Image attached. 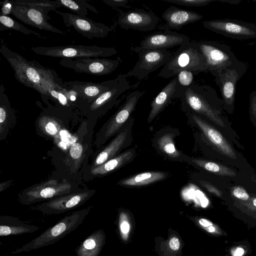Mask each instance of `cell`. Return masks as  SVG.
Wrapping results in <instances>:
<instances>
[{
	"mask_svg": "<svg viewBox=\"0 0 256 256\" xmlns=\"http://www.w3.org/2000/svg\"><path fill=\"white\" fill-rule=\"evenodd\" d=\"M82 147L78 142L74 143L70 148V154L71 157L74 159L80 158L82 154Z\"/></svg>",
	"mask_w": 256,
	"mask_h": 256,
	"instance_id": "38",
	"label": "cell"
},
{
	"mask_svg": "<svg viewBox=\"0 0 256 256\" xmlns=\"http://www.w3.org/2000/svg\"><path fill=\"white\" fill-rule=\"evenodd\" d=\"M13 30L26 34H34L40 38H43L40 34L27 28L23 24L8 16H0V32Z\"/></svg>",
	"mask_w": 256,
	"mask_h": 256,
	"instance_id": "31",
	"label": "cell"
},
{
	"mask_svg": "<svg viewBox=\"0 0 256 256\" xmlns=\"http://www.w3.org/2000/svg\"><path fill=\"white\" fill-rule=\"evenodd\" d=\"M190 42V38L185 35L176 32L165 30L146 36L139 46L131 49L134 52L142 49H167L178 46H180Z\"/></svg>",
	"mask_w": 256,
	"mask_h": 256,
	"instance_id": "12",
	"label": "cell"
},
{
	"mask_svg": "<svg viewBox=\"0 0 256 256\" xmlns=\"http://www.w3.org/2000/svg\"><path fill=\"white\" fill-rule=\"evenodd\" d=\"M190 116L217 150L230 158H236V154L231 144L216 128L202 118L198 114L192 112Z\"/></svg>",
	"mask_w": 256,
	"mask_h": 256,
	"instance_id": "16",
	"label": "cell"
},
{
	"mask_svg": "<svg viewBox=\"0 0 256 256\" xmlns=\"http://www.w3.org/2000/svg\"><path fill=\"white\" fill-rule=\"evenodd\" d=\"M180 98L183 108L206 116L218 126H224L222 99L210 86L193 84L182 89Z\"/></svg>",
	"mask_w": 256,
	"mask_h": 256,
	"instance_id": "2",
	"label": "cell"
},
{
	"mask_svg": "<svg viewBox=\"0 0 256 256\" xmlns=\"http://www.w3.org/2000/svg\"><path fill=\"white\" fill-rule=\"evenodd\" d=\"M62 6L69 9L75 14L86 16L88 15V10L95 13L98 11L95 7L90 4L84 0H58Z\"/></svg>",
	"mask_w": 256,
	"mask_h": 256,
	"instance_id": "30",
	"label": "cell"
},
{
	"mask_svg": "<svg viewBox=\"0 0 256 256\" xmlns=\"http://www.w3.org/2000/svg\"><path fill=\"white\" fill-rule=\"evenodd\" d=\"M166 23L158 27L161 30H180L184 26L201 20L203 16L195 12L170 6L162 14Z\"/></svg>",
	"mask_w": 256,
	"mask_h": 256,
	"instance_id": "18",
	"label": "cell"
},
{
	"mask_svg": "<svg viewBox=\"0 0 256 256\" xmlns=\"http://www.w3.org/2000/svg\"><path fill=\"white\" fill-rule=\"evenodd\" d=\"M194 73L190 70H184L176 76L180 88H184L193 84Z\"/></svg>",
	"mask_w": 256,
	"mask_h": 256,
	"instance_id": "34",
	"label": "cell"
},
{
	"mask_svg": "<svg viewBox=\"0 0 256 256\" xmlns=\"http://www.w3.org/2000/svg\"><path fill=\"white\" fill-rule=\"evenodd\" d=\"M184 70L191 71L195 75L207 72L204 56L196 42H190L180 46L164 66L158 76L168 78L174 77Z\"/></svg>",
	"mask_w": 256,
	"mask_h": 256,
	"instance_id": "3",
	"label": "cell"
},
{
	"mask_svg": "<svg viewBox=\"0 0 256 256\" xmlns=\"http://www.w3.org/2000/svg\"><path fill=\"white\" fill-rule=\"evenodd\" d=\"M244 250L242 248H238L234 253V256H242L244 254Z\"/></svg>",
	"mask_w": 256,
	"mask_h": 256,
	"instance_id": "45",
	"label": "cell"
},
{
	"mask_svg": "<svg viewBox=\"0 0 256 256\" xmlns=\"http://www.w3.org/2000/svg\"><path fill=\"white\" fill-rule=\"evenodd\" d=\"M200 184L209 192L214 194L218 196H222V192L212 184L205 182H200Z\"/></svg>",
	"mask_w": 256,
	"mask_h": 256,
	"instance_id": "39",
	"label": "cell"
},
{
	"mask_svg": "<svg viewBox=\"0 0 256 256\" xmlns=\"http://www.w3.org/2000/svg\"><path fill=\"white\" fill-rule=\"evenodd\" d=\"M120 78V75H119L114 79L101 82L77 80L64 82V86L66 90L75 92L78 96V100L88 103L94 100L104 92L116 86Z\"/></svg>",
	"mask_w": 256,
	"mask_h": 256,
	"instance_id": "13",
	"label": "cell"
},
{
	"mask_svg": "<svg viewBox=\"0 0 256 256\" xmlns=\"http://www.w3.org/2000/svg\"><path fill=\"white\" fill-rule=\"evenodd\" d=\"M120 75L121 78L116 86L104 92L94 100L88 102L90 104V112H102L108 110L116 104L122 94L132 88L126 78L122 74Z\"/></svg>",
	"mask_w": 256,
	"mask_h": 256,
	"instance_id": "20",
	"label": "cell"
},
{
	"mask_svg": "<svg viewBox=\"0 0 256 256\" xmlns=\"http://www.w3.org/2000/svg\"><path fill=\"white\" fill-rule=\"evenodd\" d=\"M166 176L167 174L164 172H144L121 180L118 184L124 186H142L163 180L166 178Z\"/></svg>",
	"mask_w": 256,
	"mask_h": 256,
	"instance_id": "26",
	"label": "cell"
},
{
	"mask_svg": "<svg viewBox=\"0 0 256 256\" xmlns=\"http://www.w3.org/2000/svg\"><path fill=\"white\" fill-rule=\"evenodd\" d=\"M192 162L199 167L213 174L230 177L236 176L234 170L217 162L201 159H192Z\"/></svg>",
	"mask_w": 256,
	"mask_h": 256,
	"instance_id": "28",
	"label": "cell"
},
{
	"mask_svg": "<svg viewBox=\"0 0 256 256\" xmlns=\"http://www.w3.org/2000/svg\"><path fill=\"white\" fill-rule=\"evenodd\" d=\"M88 192L67 195L43 204L38 208L47 214L62 213L79 206L88 198Z\"/></svg>",
	"mask_w": 256,
	"mask_h": 256,
	"instance_id": "21",
	"label": "cell"
},
{
	"mask_svg": "<svg viewBox=\"0 0 256 256\" xmlns=\"http://www.w3.org/2000/svg\"><path fill=\"white\" fill-rule=\"evenodd\" d=\"M104 2L108 5L126 7L128 2V0H102Z\"/></svg>",
	"mask_w": 256,
	"mask_h": 256,
	"instance_id": "40",
	"label": "cell"
},
{
	"mask_svg": "<svg viewBox=\"0 0 256 256\" xmlns=\"http://www.w3.org/2000/svg\"><path fill=\"white\" fill-rule=\"evenodd\" d=\"M166 2L188 6H202L217 0H164Z\"/></svg>",
	"mask_w": 256,
	"mask_h": 256,
	"instance_id": "35",
	"label": "cell"
},
{
	"mask_svg": "<svg viewBox=\"0 0 256 256\" xmlns=\"http://www.w3.org/2000/svg\"><path fill=\"white\" fill-rule=\"evenodd\" d=\"M249 112L252 122L256 124V90L252 92L250 96Z\"/></svg>",
	"mask_w": 256,
	"mask_h": 256,
	"instance_id": "36",
	"label": "cell"
},
{
	"mask_svg": "<svg viewBox=\"0 0 256 256\" xmlns=\"http://www.w3.org/2000/svg\"><path fill=\"white\" fill-rule=\"evenodd\" d=\"M133 123L132 119L128 122V124L114 138L109 144L97 156L94 165L95 166L100 165L112 159L120 151L124 146L130 142L131 138V128Z\"/></svg>",
	"mask_w": 256,
	"mask_h": 256,
	"instance_id": "23",
	"label": "cell"
},
{
	"mask_svg": "<svg viewBox=\"0 0 256 256\" xmlns=\"http://www.w3.org/2000/svg\"><path fill=\"white\" fill-rule=\"evenodd\" d=\"M120 228L122 233L127 234L130 230V226L128 222L124 221L120 224Z\"/></svg>",
	"mask_w": 256,
	"mask_h": 256,
	"instance_id": "43",
	"label": "cell"
},
{
	"mask_svg": "<svg viewBox=\"0 0 256 256\" xmlns=\"http://www.w3.org/2000/svg\"><path fill=\"white\" fill-rule=\"evenodd\" d=\"M39 228L16 218H2L0 220V236L21 234L37 231Z\"/></svg>",
	"mask_w": 256,
	"mask_h": 256,
	"instance_id": "24",
	"label": "cell"
},
{
	"mask_svg": "<svg viewBox=\"0 0 256 256\" xmlns=\"http://www.w3.org/2000/svg\"><path fill=\"white\" fill-rule=\"evenodd\" d=\"M98 232H93L76 250L77 256H97L100 249Z\"/></svg>",
	"mask_w": 256,
	"mask_h": 256,
	"instance_id": "29",
	"label": "cell"
},
{
	"mask_svg": "<svg viewBox=\"0 0 256 256\" xmlns=\"http://www.w3.org/2000/svg\"><path fill=\"white\" fill-rule=\"evenodd\" d=\"M200 224L204 227L210 226L212 225V223L208 220L201 218L199 220Z\"/></svg>",
	"mask_w": 256,
	"mask_h": 256,
	"instance_id": "44",
	"label": "cell"
},
{
	"mask_svg": "<svg viewBox=\"0 0 256 256\" xmlns=\"http://www.w3.org/2000/svg\"><path fill=\"white\" fill-rule=\"evenodd\" d=\"M59 64L61 66L72 69L76 72L102 76L115 70L119 66L120 61L104 58H62Z\"/></svg>",
	"mask_w": 256,
	"mask_h": 256,
	"instance_id": "9",
	"label": "cell"
},
{
	"mask_svg": "<svg viewBox=\"0 0 256 256\" xmlns=\"http://www.w3.org/2000/svg\"><path fill=\"white\" fill-rule=\"evenodd\" d=\"M36 54L62 58L108 57L118 53L114 48L96 46L68 45L58 46L30 48Z\"/></svg>",
	"mask_w": 256,
	"mask_h": 256,
	"instance_id": "6",
	"label": "cell"
},
{
	"mask_svg": "<svg viewBox=\"0 0 256 256\" xmlns=\"http://www.w3.org/2000/svg\"><path fill=\"white\" fill-rule=\"evenodd\" d=\"M158 21V17L153 12L142 9H134L122 12L118 19V23L122 28L142 32L154 30Z\"/></svg>",
	"mask_w": 256,
	"mask_h": 256,
	"instance_id": "14",
	"label": "cell"
},
{
	"mask_svg": "<svg viewBox=\"0 0 256 256\" xmlns=\"http://www.w3.org/2000/svg\"><path fill=\"white\" fill-rule=\"evenodd\" d=\"M252 202L254 206L256 207V198L253 200Z\"/></svg>",
	"mask_w": 256,
	"mask_h": 256,
	"instance_id": "47",
	"label": "cell"
},
{
	"mask_svg": "<svg viewBox=\"0 0 256 256\" xmlns=\"http://www.w3.org/2000/svg\"><path fill=\"white\" fill-rule=\"evenodd\" d=\"M179 240L176 237L172 238L170 241V246L174 250H178L180 248Z\"/></svg>",
	"mask_w": 256,
	"mask_h": 256,
	"instance_id": "42",
	"label": "cell"
},
{
	"mask_svg": "<svg viewBox=\"0 0 256 256\" xmlns=\"http://www.w3.org/2000/svg\"><path fill=\"white\" fill-rule=\"evenodd\" d=\"M157 143L159 149L170 157L177 158L180 156L174 144L173 134H164L159 138Z\"/></svg>",
	"mask_w": 256,
	"mask_h": 256,
	"instance_id": "32",
	"label": "cell"
},
{
	"mask_svg": "<svg viewBox=\"0 0 256 256\" xmlns=\"http://www.w3.org/2000/svg\"><path fill=\"white\" fill-rule=\"evenodd\" d=\"M2 2L3 4H1L2 8L0 14L7 16L8 14H11L12 5L10 0H6Z\"/></svg>",
	"mask_w": 256,
	"mask_h": 256,
	"instance_id": "41",
	"label": "cell"
},
{
	"mask_svg": "<svg viewBox=\"0 0 256 256\" xmlns=\"http://www.w3.org/2000/svg\"><path fill=\"white\" fill-rule=\"evenodd\" d=\"M62 16L64 24L68 28H73L82 36L90 39L104 38L112 30V27L95 22L86 16H82L75 14L56 12Z\"/></svg>",
	"mask_w": 256,
	"mask_h": 256,
	"instance_id": "11",
	"label": "cell"
},
{
	"mask_svg": "<svg viewBox=\"0 0 256 256\" xmlns=\"http://www.w3.org/2000/svg\"><path fill=\"white\" fill-rule=\"evenodd\" d=\"M88 212V210H84L66 216L55 225L12 254L28 252L54 244L77 228L82 223Z\"/></svg>",
	"mask_w": 256,
	"mask_h": 256,
	"instance_id": "4",
	"label": "cell"
},
{
	"mask_svg": "<svg viewBox=\"0 0 256 256\" xmlns=\"http://www.w3.org/2000/svg\"><path fill=\"white\" fill-rule=\"evenodd\" d=\"M134 52L138 54V60L130 71L122 76L126 78L135 76L140 81L162 66H164L172 56L170 52L166 49H142Z\"/></svg>",
	"mask_w": 256,
	"mask_h": 256,
	"instance_id": "7",
	"label": "cell"
},
{
	"mask_svg": "<svg viewBox=\"0 0 256 256\" xmlns=\"http://www.w3.org/2000/svg\"><path fill=\"white\" fill-rule=\"evenodd\" d=\"M247 69V64L237 59L230 66L211 73L220 88L223 108L230 114L234 109L236 84Z\"/></svg>",
	"mask_w": 256,
	"mask_h": 256,
	"instance_id": "5",
	"label": "cell"
},
{
	"mask_svg": "<svg viewBox=\"0 0 256 256\" xmlns=\"http://www.w3.org/2000/svg\"><path fill=\"white\" fill-rule=\"evenodd\" d=\"M204 26L217 34L238 40L256 38V24L236 20H206Z\"/></svg>",
	"mask_w": 256,
	"mask_h": 256,
	"instance_id": "10",
	"label": "cell"
},
{
	"mask_svg": "<svg viewBox=\"0 0 256 256\" xmlns=\"http://www.w3.org/2000/svg\"><path fill=\"white\" fill-rule=\"evenodd\" d=\"M197 42L204 56L206 71L210 74L230 66L237 60L230 48L224 43L213 41Z\"/></svg>",
	"mask_w": 256,
	"mask_h": 256,
	"instance_id": "8",
	"label": "cell"
},
{
	"mask_svg": "<svg viewBox=\"0 0 256 256\" xmlns=\"http://www.w3.org/2000/svg\"><path fill=\"white\" fill-rule=\"evenodd\" d=\"M232 195L236 198L242 200H248L250 198L246 190L240 186H235L232 190Z\"/></svg>",
	"mask_w": 256,
	"mask_h": 256,
	"instance_id": "37",
	"label": "cell"
},
{
	"mask_svg": "<svg viewBox=\"0 0 256 256\" xmlns=\"http://www.w3.org/2000/svg\"><path fill=\"white\" fill-rule=\"evenodd\" d=\"M38 123L46 134L52 136L57 134L59 126L57 122L52 117L44 114L40 116Z\"/></svg>",
	"mask_w": 256,
	"mask_h": 256,
	"instance_id": "33",
	"label": "cell"
},
{
	"mask_svg": "<svg viewBox=\"0 0 256 256\" xmlns=\"http://www.w3.org/2000/svg\"><path fill=\"white\" fill-rule=\"evenodd\" d=\"M70 187V184L64 180L60 182L50 180L32 188L26 192L22 202L24 204H30L40 200L62 195L68 192Z\"/></svg>",
	"mask_w": 256,
	"mask_h": 256,
	"instance_id": "19",
	"label": "cell"
},
{
	"mask_svg": "<svg viewBox=\"0 0 256 256\" xmlns=\"http://www.w3.org/2000/svg\"><path fill=\"white\" fill-rule=\"evenodd\" d=\"M178 80L174 77L150 103V110L148 118V122H150L163 110L170 104L172 99L178 98Z\"/></svg>",
	"mask_w": 256,
	"mask_h": 256,
	"instance_id": "22",
	"label": "cell"
},
{
	"mask_svg": "<svg viewBox=\"0 0 256 256\" xmlns=\"http://www.w3.org/2000/svg\"><path fill=\"white\" fill-rule=\"evenodd\" d=\"M11 2L15 4H19L30 6L42 12L47 18L50 20L48 13L51 10L56 12L57 8L61 7L58 0H12Z\"/></svg>",
	"mask_w": 256,
	"mask_h": 256,
	"instance_id": "27",
	"label": "cell"
},
{
	"mask_svg": "<svg viewBox=\"0 0 256 256\" xmlns=\"http://www.w3.org/2000/svg\"><path fill=\"white\" fill-rule=\"evenodd\" d=\"M12 5L11 14L24 23L39 30L64 34L62 31L50 24L48 22L49 20L41 10L26 6L13 4Z\"/></svg>",
	"mask_w": 256,
	"mask_h": 256,
	"instance_id": "15",
	"label": "cell"
},
{
	"mask_svg": "<svg viewBox=\"0 0 256 256\" xmlns=\"http://www.w3.org/2000/svg\"><path fill=\"white\" fill-rule=\"evenodd\" d=\"M0 52L14 70L18 81L36 90L43 100H58L64 106L70 102L68 98V90L54 70L44 67L36 60H28L2 42Z\"/></svg>",
	"mask_w": 256,
	"mask_h": 256,
	"instance_id": "1",
	"label": "cell"
},
{
	"mask_svg": "<svg viewBox=\"0 0 256 256\" xmlns=\"http://www.w3.org/2000/svg\"><path fill=\"white\" fill-rule=\"evenodd\" d=\"M208 230L210 232H214L215 231V228L214 226H209L208 228Z\"/></svg>",
	"mask_w": 256,
	"mask_h": 256,
	"instance_id": "46",
	"label": "cell"
},
{
	"mask_svg": "<svg viewBox=\"0 0 256 256\" xmlns=\"http://www.w3.org/2000/svg\"><path fill=\"white\" fill-rule=\"evenodd\" d=\"M135 150L132 148L104 163L94 166L91 170L94 175H102L115 170L131 162L135 155Z\"/></svg>",
	"mask_w": 256,
	"mask_h": 256,
	"instance_id": "25",
	"label": "cell"
},
{
	"mask_svg": "<svg viewBox=\"0 0 256 256\" xmlns=\"http://www.w3.org/2000/svg\"><path fill=\"white\" fill-rule=\"evenodd\" d=\"M144 91L135 90L130 92L126 97L124 103L110 120L107 126L105 137L108 138L115 134L127 122Z\"/></svg>",
	"mask_w": 256,
	"mask_h": 256,
	"instance_id": "17",
	"label": "cell"
}]
</instances>
